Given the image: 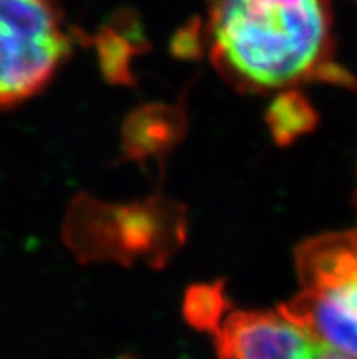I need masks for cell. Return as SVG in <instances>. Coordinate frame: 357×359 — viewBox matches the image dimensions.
<instances>
[{
  "label": "cell",
  "instance_id": "obj_3",
  "mask_svg": "<svg viewBox=\"0 0 357 359\" xmlns=\"http://www.w3.org/2000/svg\"><path fill=\"white\" fill-rule=\"evenodd\" d=\"M72 46L60 0H0V109L39 93Z\"/></svg>",
  "mask_w": 357,
  "mask_h": 359
},
{
  "label": "cell",
  "instance_id": "obj_4",
  "mask_svg": "<svg viewBox=\"0 0 357 359\" xmlns=\"http://www.w3.org/2000/svg\"><path fill=\"white\" fill-rule=\"evenodd\" d=\"M212 334L219 359H353L323 343L281 309L222 314Z\"/></svg>",
  "mask_w": 357,
  "mask_h": 359
},
{
  "label": "cell",
  "instance_id": "obj_2",
  "mask_svg": "<svg viewBox=\"0 0 357 359\" xmlns=\"http://www.w3.org/2000/svg\"><path fill=\"white\" fill-rule=\"evenodd\" d=\"M299 290L279 306L323 343L357 359V230L312 237L295 252Z\"/></svg>",
  "mask_w": 357,
  "mask_h": 359
},
{
  "label": "cell",
  "instance_id": "obj_1",
  "mask_svg": "<svg viewBox=\"0 0 357 359\" xmlns=\"http://www.w3.org/2000/svg\"><path fill=\"white\" fill-rule=\"evenodd\" d=\"M204 39L215 68L236 86L270 91L352 77L332 64L328 0H204Z\"/></svg>",
  "mask_w": 357,
  "mask_h": 359
},
{
  "label": "cell",
  "instance_id": "obj_5",
  "mask_svg": "<svg viewBox=\"0 0 357 359\" xmlns=\"http://www.w3.org/2000/svg\"><path fill=\"white\" fill-rule=\"evenodd\" d=\"M270 115V121L279 139L294 137L299 132L308 130L310 118L314 117L310 106L304 102L303 97L295 95V93H288L283 97L279 104L274 106Z\"/></svg>",
  "mask_w": 357,
  "mask_h": 359
},
{
  "label": "cell",
  "instance_id": "obj_6",
  "mask_svg": "<svg viewBox=\"0 0 357 359\" xmlns=\"http://www.w3.org/2000/svg\"><path fill=\"white\" fill-rule=\"evenodd\" d=\"M356 206H357V191H356Z\"/></svg>",
  "mask_w": 357,
  "mask_h": 359
}]
</instances>
